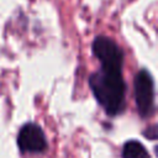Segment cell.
Masks as SVG:
<instances>
[{"mask_svg":"<svg viewBox=\"0 0 158 158\" xmlns=\"http://www.w3.org/2000/svg\"><path fill=\"white\" fill-rule=\"evenodd\" d=\"M88 81L94 98L109 116H117L123 112L127 86L122 73L100 69L93 73Z\"/></svg>","mask_w":158,"mask_h":158,"instance_id":"1","label":"cell"},{"mask_svg":"<svg viewBox=\"0 0 158 158\" xmlns=\"http://www.w3.org/2000/svg\"><path fill=\"white\" fill-rule=\"evenodd\" d=\"M133 96L137 112L142 118L151 117L156 111L154 79L149 70L139 69L133 79Z\"/></svg>","mask_w":158,"mask_h":158,"instance_id":"2","label":"cell"},{"mask_svg":"<svg viewBox=\"0 0 158 158\" xmlns=\"http://www.w3.org/2000/svg\"><path fill=\"white\" fill-rule=\"evenodd\" d=\"M17 146L22 153H42L48 148V142L40 125L26 122L17 133Z\"/></svg>","mask_w":158,"mask_h":158,"instance_id":"4","label":"cell"},{"mask_svg":"<svg viewBox=\"0 0 158 158\" xmlns=\"http://www.w3.org/2000/svg\"><path fill=\"white\" fill-rule=\"evenodd\" d=\"M121 156L122 158H151L146 147L137 139H130L125 142Z\"/></svg>","mask_w":158,"mask_h":158,"instance_id":"5","label":"cell"},{"mask_svg":"<svg viewBox=\"0 0 158 158\" xmlns=\"http://www.w3.org/2000/svg\"><path fill=\"white\" fill-rule=\"evenodd\" d=\"M143 136L146 138H149V139H156L157 138V126L156 125L149 126L147 130L143 131Z\"/></svg>","mask_w":158,"mask_h":158,"instance_id":"6","label":"cell"},{"mask_svg":"<svg viewBox=\"0 0 158 158\" xmlns=\"http://www.w3.org/2000/svg\"><path fill=\"white\" fill-rule=\"evenodd\" d=\"M91 51L95 58L100 62L101 69L107 72L122 73L123 67V51L110 37L99 35L91 43Z\"/></svg>","mask_w":158,"mask_h":158,"instance_id":"3","label":"cell"}]
</instances>
